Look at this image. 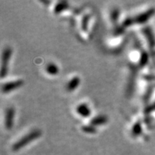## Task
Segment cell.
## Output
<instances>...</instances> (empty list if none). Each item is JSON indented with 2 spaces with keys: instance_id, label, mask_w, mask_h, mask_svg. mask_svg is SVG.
<instances>
[{
  "instance_id": "5",
  "label": "cell",
  "mask_w": 155,
  "mask_h": 155,
  "mask_svg": "<svg viewBox=\"0 0 155 155\" xmlns=\"http://www.w3.org/2000/svg\"><path fill=\"white\" fill-rule=\"evenodd\" d=\"M15 110L12 107H9L7 108L5 112V127L7 129H11L13 126V121H14Z\"/></svg>"
},
{
  "instance_id": "13",
  "label": "cell",
  "mask_w": 155,
  "mask_h": 155,
  "mask_svg": "<svg viewBox=\"0 0 155 155\" xmlns=\"http://www.w3.org/2000/svg\"><path fill=\"white\" fill-rule=\"evenodd\" d=\"M82 130L86 133H95L96 131V128L94 126H83Z\"/></svg>"
},
{
  "instance_id": "7",
  "label": "cell",
  "mask_w": 155,
  "mask_h": 155,
  "mask_svg": "<svg viewBox=\"0 0 155 155\" xmlns=\"http://www.w3.org/2000/svg\"><path fill=\"white\" fill-rule=\"evenodd\" d=\"M80 83V78L78 76L73 77L66 85V88L69 91H72L75 90L77 88L78 86Z\"/></svg>"
},
{
  "instance_id": "2",
  "label": "cell",
  "mask_w": 155,
  "mask_h": 155,
  "mask_svg": "<svg viewBox=\"0 0 155 155\" xmlns=\"http://www.w3.org/2000/svg\"><path fill=\"white\" fill-rule=\"evenodd\" d=\"M12 54L10 48L7 47L4 49L2 55V67H1V77L4 78L7 75L8 69V63Z\"/></svg>"
},
{
  "instance_id": "6",
  "label": "cell",
  "mask_w": 155,
  "mask_h": 155,
  "mask_svg": "<svg viewBox=\"0 0 155 155\" xmlns=\"http://www.w3.org/2000/svg\"><path fill=\"white\" fill-rule=\"evenodd\" d=\"M76 111L83 117H88L91 114V110L86 104H81L77 106Z\"/></svg>"
},
{
  "instance_id": "3",
  "label": "cell",
  "mask_w": 155,
  "mask_h": 155,
  "mask_svg": "<svg viewBox=\"0 0 155 155\" xmlns=\"http://www.w3.org/2000/svg\"><path fill=\"white\" fill-rule=\"evenodd\" d=\"M155 13V9L154 8H151L149 9L148 10H147L144 12L140 13V14L137 15L133 18V22L134 23H137V24H141V23L146 22L147 21H148L149 19L151 18V17L153 16Z\"/></svg>"
},
{
  "instance_id": "15",
  "label": "cell",
  "mask_w": 155,
  "mask_h": 155,
  "mask_svg": "<svg viewBox=\"0 0 155 155\" xmlns=\"http://www.w3.org/2000/svg\"><path fill=\"white\" fill-rule=\"evenodd\" d=\"M119 10L118 9H114L111 12V19L114 22H116L118 19V17H119Z\"/></svg>"
},
{
  "instance_id": "1",
  "label": "cell",
  "mask_w": 155,
  "mask_h": 155,
  "mask_svg": "<svg viewBox=\"0 0 155 155\" xmlns=\"http://www.w3.org/2000/svg\"><path fill=\"white\" fill-rule=\"evenodd\" d=\"M41 135V131L40 129H34V130L31 131L30 133L27 134L26 135L24 136L22 139H20L18 141H17L15 144L13 145L12 148L14 150H18L22 147H25L28 143L31 142L32 141L35 139H38L40 136Z\"/></svg>"
},
{
  "instance_id": "11",
  "label": "cell",
  "mask_w": 155,
  "mask_h": 155,
  "mask_svg": "<svg viewBox=\"0 0 155 155\" xmlns=\"http://www.w3.org/2000/svg\"><path fill=\"white\" fill-rule=\"evenodd\" d=\"M68 7V5L65 2H60L59 3H58L56 5L55 7V13H59L61 11L64 10L65 9H66Z\"/></svg>"
},
{
  "instance_id": "10",
  "label": "cell",
  "mask_w": 155,
  "mask_h": 155,
  "mask_svg": "<svg viewBox=\"0 0 155 155\" xmlns=\"http://www.w3.org/2000/svg\"><path fill=\"white\" fill-rule=\"evenodd\" d=\"M46 71L50 75H55L58 72V68L54 63H49L46 66Z\"/></svg>"
},
{
  "instance_id": "8",
  "label": "cell",
  "mask_w": 155,
  "mask_h": 155,
  "mask_svg": "<svg viewBox=\"0 0 155 155\" xmlns=\"http://www.w3.org/2000/svg\"><path fill=\"white\" fill-rule=\"evenodd\" d=\"M108 119L107 117L106 116H98L94 117V119L91 120V124L92 126H97V125H101L104 124L107 122Z\"/></svg>"
},
{
  "instance_id": "12",
  "label": "cell",
  "mask_w": 155,
  "mask_h": 155,
  "mask_svg": "<svg viewBox=\"0 0 155 155\" xmlns=\"http://www.w3.org/2000/svg\"><path fill=\"white\" fill-rule=\"evenodd\" d=\"M141 132V127L140 122H137L134 125L132 129V134L134 136H139Z\"/></svg>"
},
{
  "instance_id": "16",
  "label": "cell",
  "mask_w": 155,
  "mask_h": 155,
  "mask_svg": "<svg viewBox=\"0 0 155 155\" xmlns=\"http://www.w3.org/2000/svg\"><path fill=\"white\" fill-rule=\"evenodd\" d=\"M147 55L145 53H144L141 56V60H140L141 65L144 66L147 63Z\"/></svg>"
},
{
  "instance_id": "4",
  "label": "cell",
  "mask_w": 155,
  "mask_h": 155,
  "mask_svg": "<svg viewBox=\"0 0 155 155\" xmlns=\"http://www.w3.org/2000/svg\"><path fill=\"white\" fill-rule=\"evenodd\" d=\"M24 82L22 80H17L15 81H10L4 83L2 87V91L3 93H9L11 91L15 90V89L18 88L23 85Z\"/></svg>"
},
{
  "instance_id": "14",
  "label": "cell",
  "mask_w": 155,
  "mask_h": 155,
  "mask_svg": "<svg viewBox=\"0 0 155 155\" xmlns=\"http://www.w3.org/2000/svg\"><path fill=\"white\" fill-rule=\"evenodd\" d=\"M89 17L88 15L85 16L83 17V20H82V25H81V27H82V29L84 31L87 30V26H88V22Z\"/></svg>"
},
{
  "instance_id": "9",
  "label": "cell",
  "mask_w": 155,
  "mask_h": 155,
  "mask_svg": "<svg viewBox=\"0 0 155 155\" xmlns=\"http://www.w3.org/2000/svg\"><path fill=\"white\" fill-rule=\"evenodd\" d=\"M144 32H145V34H146V37H147V40H148L149 43L152 45V47H154V45H155V40H154V35H153V34H152V31H151V30H150V28H145Z\"/></svg>"
}]
</instances>
